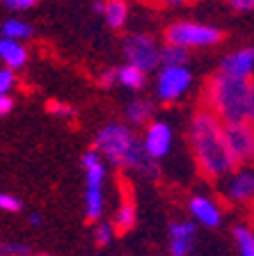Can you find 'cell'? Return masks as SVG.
I'll use <instances>...</instances> for the list:
<instances>
[{
  "mask_svg": "<svg viewBox=\"0 0 254 256\" xmlns=\"http://www.w3.org/2000/svg\"><path fill=\"white\" fill-rule=\"evenodd\" d=\"M103 21L112 28V30H124L131 18V7H128V0H106L103 2Z\"/></svg>",
  "mask_w": 254,
  "mask_h": 256,
  "instance_id": "5bb4252c",
  "label": "cell"
},
{
  "mask_svg": "<svg viewBox=\"0 0 254 256\" xmlns=\"http://www.w3.org/2000/svg\"><path fill=\"white\" fill-rule=\"evenodd\" d=\"M224 197L231 204H254V162L238 165L227 176Z\"/></svg>",
  "mask_w": 254,
  "mask_h": 256,
  "instance_id": "ba28073f",
  "label": "cell"
},
{
  "mask_svg": "<svg viewBox=\"0 0 254 256\" xmlns=\"http://www.w3.org/2000/svg\"><path fill=\"white\" fill-rule=\"evenodd\" d=\"M112 238H115V226H112V222H99L94 229V240L99 247H106L112 242Z\"/></svg>",
  "mask_w": 254,
  "mask_h": 256,
  "instance_id": "44dd1931",
  "label": "cell"
},
{
  "mask_svg": "<svg viewBox=\"0 0 254 256\" xmlns=\"http://www.w3.org/2000/svg\"><path fill=\"white\" fill-rule=\"evenodd\" d=\"M30 256H32V254H30ZM39 256H48V254H39Z\"/></svg>",
  "mask_w": 254,
  "mask_h": 256,
  "instance_id": "e575fe53",
  "label": "cell"
},
{
  "mask_svg": "<svg viewBox=\"0 0 254 256\" xmlns=\"http://www.w3.org/2000/svg\"><path fill=\"white\" fill-rule=\"evenodd\" d=\"M165 44H174L185 50H195V48H211L222 42V30L208 23L197 21H174L169 23L163 32Z\"/></svg>",
  "mask_w": 254,
  "mask_h": 256,
  "instance_id": "277c9868",
  "label": "cell"
},
{
  "mask_svg": "<svg viewBox=\"0 0 254 256\" xmlns=\"http://www.w3.org/2000/svg\"><path fill=\"white\" fill-rule=\"evenodd\" d=\"M144 151L154 160H160L169 154L172 149V128L165 122H151L147 126V133H144Z\"/></svg>",
  "mask_w": 254,
  "mask_h": 256,
  "instance_id": "9c48e42d",
  "label": "cell"
},
{
  "mask_svg": "<svg viewBox=\"0 0 254 256\" xmlns=\"http://www.w3.org/2000/svg\"><path fill=\"white\" fill-rule=\"evenodd\" d=\"M23 208L21 199L12 197V194H7V192H0V210H7V213H19Z\"/></svg>",
  "mask_w": 254,
  "mask_h": 256,
  "instance_id": "cb8c5ba5",
  "label": "cell"
},
{
  "mask_svg": "<svg viewBox=\"0 0 254 256\" xmlns=\"http://www.w3.org/2000/svg\"><path fill=\"white\" fill-rule=\"evenodd\" d=\"M190 60V50H185L174 44H165L160 50V66H183Z\"/></svg>",
  "mask_w": 254,
  "mask_h": 256,
  "instance_id": "d6986e66",
  "label": "cell"
},
{
  "mask_svg": "<svg viewBox=\"0 0 254 256\" xmlns=\"http://www.w3.org/2000/svg\"><path fill=\"white\" fill-rule=\"evenodd\" d=\"M188 144L197 170L206 181H222L238 167L224 140L222 122L208 108L199 106L195 110L188 126Z\"/></svg>",
  "mask_w": 254,
  "mask_h": 256,
  "instance_id": "6da1fadb",
  "label": "cell"
},
{
  "mask_svg": "<svg viewBox=\"0 0 254 256\" xmlns=\"http://www.w3.org/2000/svg\"><path fill=\"white\" fill-rule=\"evenodd\" d=\"M154 112H156V106L154 101L149 98H133L131 103L126 106V122L135 128H142V126H149L151 119H154Z\"/></svg>",
  "mask_w": 254,
  "mask_h": 256,
  "instance_id": "9a60e30c",
  "label": "cell"
},
{
  "mask_svg": "<svg viewBox=\"0 0 254 256\" xmlns=\"http://www.w3.org/2000/svg\"><path fill=\"white\" fill-rule=\"evenodd\" d=\"M197 224L195 222H174L169 226V254L172 256H190L195 245Z\"/></svg>",
  "mask_w": 254,
  "mask_h": 256,
  "instance_id": "8fae6325",
  "label": "cell"
},
{
  "mask_svg": "<svg viewBox=\"0 0 254 256\" xmlns=\"http://www.w3.org/2000/svg\"><path fill=\"white\" fill-rule=\"evenodd\" d=\"M160 50H163V46L149 32H133V34H128L124 39V58H126V62L142 69L144 74L160 69Z\"/></svg>",
  "mask_w": 254,
  "mask_h": 256,
  "instance_id": "5b68a950",
  "label": "cell"
},
{
  "mask_svg": "<svg viewBox=\"0 0 254 256\" xmlns=\"http://www.w3.org/2000/svg\"><path fill=\"white\" fill-rule=\"evenodd\" d=\"M0 34L7 39H16V42H26L32 37V26L21 18H7L3 26H0Z\"/></svg>",
  "mask_w": 254,
  "mask_h": 256,
  "instance_id": "ac0fdd59",
  "label": "cell"
},
{
  "mask_svg": "<svg viewBox=\"0 0 254 256\" xmlns=\"http://www.w3.org/2000/svg\"><path fill=\"white\" fill-rule=\"evenodd\" d=\"M192 85V74L188 64L183 66H160L156 78V96L160 103H176L183 98Z\"/></svg>",
  "mask_w": 254,
  "mask_h": 256,
  "instance_id": "8992f818",
  "label": "cell"
},
{
  "mask_svg": "<svg viewBox=\"0 0 254 256\" xmlns=\"http://www.w3.org/2000/svg\"><path fill=\"white\" fill-rule=\"evenodd\" d=\"M0 256H7V252L3 250V245H0Z\"/></svg>",
  "mask_w": 254,
  "mask_h": 256,
  "instance_id": "836d02e7",
  "label": "cell"
},
{
  "mask_svg": "<svg viewBox=\"0 0 254 256\" xmlns=\"http://www.w3.org/2000/svg\"><path fill=\"white\" fill-rule=\"evenodd\" d=\"M112 226H115V234H122V236L128 234V231L135 226V204H133V199L126 197V194H124V199H122V206L117 208Z\"/></svg>",
  "mask_w": 254,
  "mask_h": 256,
  "instance_id": "e0dca14e",
  "label": "cell"
},
{
  "mask_svg": "<svg viewBox=\"0 0 254 256\" xmlns=\"http://www.w3.org/2000/svg\"><path fill=\"white\" fill-rule=\"evenodd\" d=\"M222 133L233 160L238 165L254 162V124L249 122H231L222 124Z\"/></svg>",
  "mask_w": 254,
  "mask_h": 256,
  "instance_id": "52a82bcc",
  "label": "cell"
},
{
  "mask_svg": "<svg viewBox=\"0 0 254 256\" xmlns=\"http://www.w3.org/2000/svg\"><path fill=\"white\" fill-rule=\"evenodd\" d=\"M233 238H236L240 256H254V231L249 226H245V224L233 226Z\"/></svg>",
  "mask_w": 254,
  "mask_h": 256,
  "instance_id": "ffe728a7",
  "label": "cell"
},
{
  "mask_svg": "<svg viewBox=\"0 0 254 256\" xmlns=\"http://www.w3.org/2000/svg\"><path fill=\"white\" fill-rule=\"evenodd\" d=\"M247 122L254 124V80H252V94H249V108H247Z\"/></svg>",
  "mask_w": 254,
  "mask_h": 256,
  "instance_id": "f546056e",
  "label": "cell"
},
{
  "mask_svg": "<svg viewBox=\"0 0 254 256\" xmlns=\"http://www.w3.org/2000/svg\"><path fill=\"white\" fill-rule=\"evenodd\" d=\"M252 78H236L217 69L206 78L199 106L208 108L222 124L247 122Z\"/></svg>",
  "mask_w": 254,
  "mask_h": 256,
  "instance_id": "7a4b0ae2",
  "label": "cell"
},
{
  "mask_svg": "<svg viewBox=\"0 0 254 256\" xmlns=\"http://www.w3.org/2000/svg\"><path fill=\"white\" fill-rule=\"evenodd\" d=\"M117 82L126 90H133V92H140L147 82V74L138 66H133V64H122V66H117Z\"/></svg>",
  "mask_w": 254,
  "mask_h": 256,
  "instance_id": "2e32d148",
  "label": "cell"
},
{
  "mask_svg": "<svg viewBox=\"0 0 254 256\" xmlns=\"http://www.w3.org/2000/svg\"><path fill=\"white\" fill-rule=\"evenodd\" d=\"M3 250L7 252V256H30L32 254L30 245H23V242H5Z\"/></svg>",
  "mask_w": 254,
  "mask_h": 256,
  "instance_id": "d4e9b609",
  "label": "cell"
},
{
  "mask_svg": "<svg viewBox=\"0 0 254 256\" xmlns=\"http://www.w3.org/2000/svg\"><path fill=\"white\" fill-rule=\"evenodd\" d=\"M30 224H42V215H39V213H32L30 215Z\"/></svg>",
  "mask_w": 254,
  "mask_h": 256,
  "instance_id": "1f68e13d",
  "label": "cell"
},
{
  "mask_svg": "<svg viewBox=\"0 0 254 256\" xmlns=\"http://www.w3.org/2000/svg\"><path fill=\"white\" fill-rule=\"evenodd\" d=\"M99 82H101V87H110V85H115V82H117V69H108V71H103V74H101V78H99Z\"/></svg>",
  "mask_w": 254,
  "mask_h": 256,
  "instance_id": "83f0119b",
  "label": "cell"
},
{
  "mask_svg": "<svg viewBox=\"0 0 254 256\" xmlns=\"http://www.w3.org/2000/svg\"><path fill=\"white\" fill-rule=\"evenodd\" d=\"M46 110L53 114V117L60 119H74L76 117V108L69 106V103H62V101H51L46 106Z\"/></svg>",
  "mask_w": 254,
  "mask_h": 256,
  "instance_id": "7402d4cb",
  "label": "cell"
},
{
  "mask_svg": "<svg viewBox=\"0 0 254 256\" xmlns=\"http://www.w3.org/2000/svg\"><path fill=\"white\" fill-rule=\"evenodd\" d=\"M217 69L236 78H252L254 74V46H243L224 55Z\"/></svg>",
  "mask_w": 254,
  "mask_h": 256,
  "instance_id": "30bf717a",
  "label": "cell"
},
{
  "mask_svg": "<svg viewBox=\"0 0 254 256\" xmlns=\"http://www.w3.org/2000/svg\"><path fill=\"white\" fill-rule=\"evenodd\" d=\"M229 10L238 12V14H249L254 12V0H227Z\"/></svg>",
  "mask_w": 254,
  "mask_h": 256,
  "instance_id": "4316f807",
  "label": "cell"
},
{
  "mask_svg": "<svg viewBox=\"0 0 254 256\" xmlns=\"http://www.w3.org/2000/svg\"><path fill=\"white\" fill-rule=\"evenodd\" d=\"M160 2L167 7H183V5H188L190 0H160Z\"/></svg>",
  "mask_w": 254,
  "mask_h": 256,
  "instance_id": "4dcf8cb0",
  "label": "cell"
},
{
  "mask_svg": "<svg viewBox=\"0 0 254 256\" xmlns=\"http://www.w3.org/2000/svg\"><path fill=\"white\" fill-rule=\"evenodd\" d=\"M39 0H3V5L12 12H26V10H32L37 5Z\"/></svg>",
  "mask_w": 254,
  "mask_h": 256,
  "instance_id": "484cf974",
  "label": "cell"
},
{
  "mask_svg": "<svg viewBox=\"0 0 254 256\" xmlns=\"http://www.w3.org/2000/svg\"><path fill=\"white\" fill-rule=\"evenodd\" d=\"M249 222H252V226H254V204H252V213H249Z\"/></svg>",
  "mask_w": 254,
  "mask_h": 256,
  "instance_id": "d6a6232c",
  "label": "cell"
},
{
  "mask_svg": "<svg viewBox=\"0 0 254 256\" xmlns=\"http://www.w3.org/2000/svg\"><path fill=\"white\" fill-rule=\"evenodd\" d=\"M12 110H14V101H12L7 94L0 96V117H7Z\"/></svg>",
  "mask_w": 254,
  "mask_h": 256,
  "instance_id": "f1b7e54d",
  "label": "cell"
},
{
  "mask_svg": "<svg viewBox=\"0 0 254 256\" xmlns=\"http://www.w3.org/2000/svg\"><path fill=\"white\" fill-rule=\"evenodd\" d=\"M188 208H190L192 218H195L197 222H201L204 226L215 229V226H220V224H222V210L217 208V204L213 202V199H208V197H192L190 204H188Z\"/></svg>",
  "mask_w": 254,
  "mask_h": 256,
  "instance_id": "7c38bea8",
  "label": "cell"
},
{
  "mask_svg": "<svg viewBox=\"0 0 254 256\" xmlns=\"http://www.w3.org/2000/svg\"><path fill=\"white\" fill-rule=\"evenodd\" d=\"M138 144V135L126 124L119 122L106 124L94 138V149L106 160H110V165L119 167V170H128V160H131V154Z\"/></svg>",
  "mask_w": 254,
  "mask_h": 256,
  "instance_id": "3957f363",
  "label": "cell"
},
{
  "mask_svg": "<svg viewBox=\"0 0 254 256\" xmlns=\"http://www.w3.org/2000/svg\"><path fill=\"white\" fill-rule=\"evenodd\" d=\"M14 85H16V76H14V71L7 69V66H3V69H0V96L10 94V92L14 90Z\"/></svg>",
  "mask_w": 254,
  "mask_h": 256,
  "instance_id": "603a6c76",
  "label": "cell"
},
{
  "mask_svg": "<svg viewBox=\"0 0 254 256\" xmlns=\"http://www.w3.org/2000/svg\"><path fill=\"white\" fill-rule=\"evenodd\" d=\"M28 58H30V53H28V48L23 46V42L7 39V37L0 39V62L5 64L7 69H12V71L23 69L28 64Z\"/></svg>",
  "mask_w": 254,
  "mask_h": 256,
  "instance_id": "4fadbf2b",
  "label": "cell"
}]
</instances>
